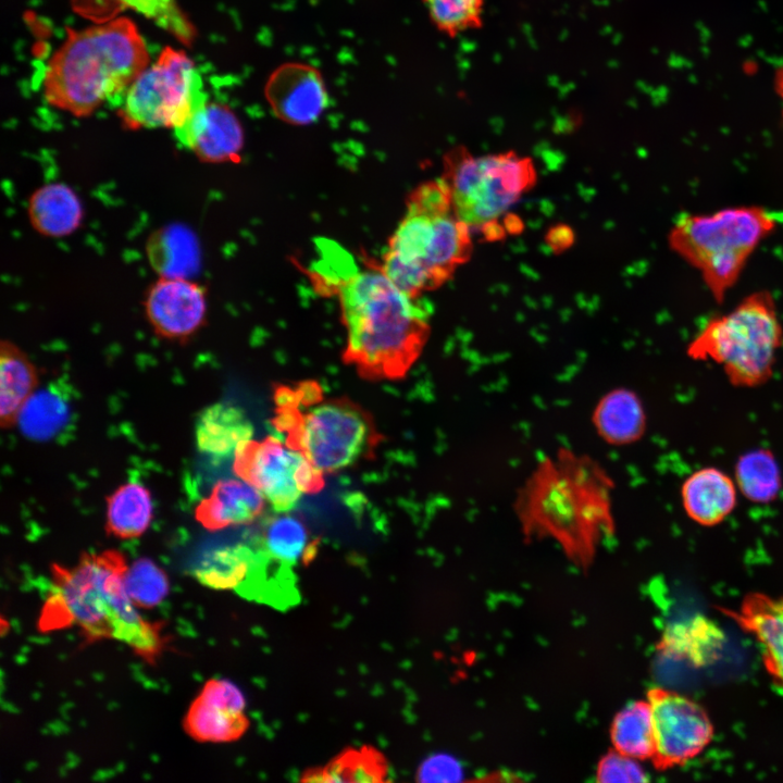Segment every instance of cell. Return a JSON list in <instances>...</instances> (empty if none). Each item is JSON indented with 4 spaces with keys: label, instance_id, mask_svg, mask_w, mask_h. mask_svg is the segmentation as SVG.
<instances>
[{
    "label": "cell",
    "instance_id": "cell-1",
    "mask_svg": "<svg viewBox=\"0 0 783 783\" xmlns=\"http://www.w3.org/2000/svg\"><path fill=\"white\" fill-rule=\"evenodd\" d=\"M311 277L332 289L346 331L343 361L364 380L403 378L421 356L430 333V313L419 298L398 288L380 264L348 274Z\"/></svg>",
    "mask_w": 783,
    "mask_h": 783
},
{
    "label": "cell",
    "instance_id": "cell-2",
    "mask_svg": "<svg viewBox=\"0 0 783 783\" xmlns=\"http://www.w3.org/2000/svg\"><path fill=\"white\" fill-rule=\"evenodd\" d=\"M611 482L591 459L571 451L542 460L524 485L517 509L530 537L555 540L586 569L614 532Z\"/></svg>",
    "mask_w": 783,
    "mask_h": 783
},
{
    "label": "cell",
    "instance_id": "cell-3",
    "mask_svg": "<svg viewBox=\"0 0 783 783\" xmlns=\"http://www.w3.org/2000/svg\"><path fill=\"white\" fill-rule=\"evenodd\" d=\"M128 567L115 549L83 552L73 567L51 566L52 591L44 605V632L77 625L85 642L114 639L154 664L165 646L161 626L136 610L124 583Z\"/></svg>",
    "mask_w": 783,
    "mask_h": 783
},
{
    "label": "cell",
    "instance_id": "cell-4",
    "mask_svg": "<svg viewBox=\"0 0 783 783\" xmlns=\"http://www.w3.org/2000/svg\"><path fill=\"white\" fill-rule=\"evenodd\" d=\"M66 30V39L46 65L42 91L50 105L75 116L90 115L125 94L149 64L146 42L127 17Z\"/></svg>",
    "mask_w": 783,
    "mask_h": 783
},
{
    "label": "cell",
    "instance_id": "cell-5",
    "mask_svg": "<svg viewBox=\"0 0 783 783\" xmlns=\"http://www.w3.org/2000/svg\"><path fill=\"white\" fill-rule=\"evenodd\" d=\"M471 253L472 232L456 215L448 188L437 178L409 194L380 266L398 288L417 299L450 279Z\"/></svg>",
    "mask_w": 783,
    "mask_h": 783
},
{
    "label": "cell",
    "instance_id": "cell-6",
    "mask_svg": "<svg viewBox=\"0 0 783 783\" xmlns=\"http://www.w3.org/2000/svg\"><path fill=\"white\" fill-rule=\"evenodd\" d=\"M272 427L324 474L370 457L382 440L372 414L348 397L324 395L313 380L277 384Z\"/></svg>",
    "mask_w": 783,
    "mask_h": 783
},
{
    "label": "cell",
    "instance_id": "cell-7",
    "mask_svg": "<svg viewBox=\"0 0 783 783\" xmlns=\"http://www.w3.org/2000/svg\"><path fill=\"white\" fill-rule=\"evenodd\" d=\"M774 211L757 204L709 213H684L672 225L670 249L695 269L717 302H723L756 249L780 225Z\"/></svg>",
    "mask_w": 783,
    "mask_h": 783
},
{
    "label": "cell",
    "instance_id": "cell-8",
    "mask_svg": "<svg viewBox=\"0 0 783 783\" xmlns=\"http://www.w3.org/2000/svg\"><path fill=\"white\" fill-rule=\"evenodd\" d=\"M782 346L775 298L760 289L707 320L687 344L686 353L692 360L720 365L731 385L756 388L772 377Z\"/></svg>",
    "mask_w": 783,
    "mask_h": 783
},
{
    "label": "cell",
    "instance_id": "cell-9",
    "mask_svg": "<svg viewBox=\"0 0 783 783\" xmlns=\"http://www.w3.org/2000/svg\"><path fill=\"white\" fill-rule=\"evenodd\" d=\"M443 169L456 215L487 239L505 235L500 217L536 183L531 158L514 151L475 156L455 147L444 156Z\"/></svg>",
    "mask_w": 783,
    "mask_h": 783
},
{
    "label": "cell",
    "instance_id": "cell-10",
    "mask_svg": "<svg viewBox=\"0 0 783 783\" xmlns=\"http://www.w3.org/2000/svg\"><path fill=\"white\" fill-rule=\"evenodd\" d=\"M208 102L202 76L192 60L182 50L165 47L128 87L120 114L128 127L175 130Z\"/></svg>",
    "mask_w": 783,
    "mask_h": 783
},
{
    "label": "cell",
    "instance_id": "cell-11",
    "mask_svg": "<svg viewBox=\"0 0 783 783\" xmlns=\"http://www.w3.org/2000/svg\"><path fill=\"white\" fill-rule=\"evenodd\" d=\"M233 471L256 487L274 512L291 511L303 496L325 485L321 470L274 436L243 443L234 453Z\"/></svg>",
    "mask_w": 783,
    "mask_h": 783
},
{
    "label": "cell",
    "instance_id": "cell-12",
    "mask_svg": "<svg viewBox=\"0 0 783 783\" xmlns=\"http://www.w3.org/2000/svg\"><path fill=\"white\" fill-rule=\"evenodd\" d=\"M655 753L651 762L663 771L683 766L711 742L713 725L696 701L674 691L655 686L648 689Z\"/></svg>",
    "mask_w": 783,
    "mask_h": 783
},
{
    "label": "cell",
    "instance_id": "cell-13",
    "mask_svg": "<svg viewBox=\"0 0 783 783\" xmlns=\"http://www.w3.org/2000/svg\"><path fill=\"white\" fill-rule=\"evenodd\" d=\"M264 96L278 120L297 126L315 122L328 105L321 72L303 62H286L275 69L266 80Z\"/></svg>",
    "mask_w": 783,
    "mask_h": 783
},
{
    "label": "cell",
    "instance_id": "cell-14",
    "mask_svg": "<svg viewBox=\"0 0 783 783\" xmlns=\"http://www.w3.org/2000/svg\"><path fill=\"white\" fill-rule=\"evenodd\" d=\"M245 707L243 693L232 682L209 680L190 705L183 721L184 730L198 742L238 739L249 728Z\"/></svg>",
    "mask_w": 783,
    "mask_h": 783
},
{
    "label": "cell",
    "instance_id": "cell-15",
    "mask_svg": "<svg viewBox=\"0 0 783 783\" xmlns=\"http://www.w3.org/2000/svg\"><path fill=\"white\" fill-rule=\"evenodd\" d=\"M207 302L203 289L185 277H164L147 296L146 313L158 335L183 340L203 324Z\"/></svg>",
    "mask_w": 783,
    "mask_h": 783
},
{
    "label": "cell",
    "instance_id": "cell-16",
    "mask_svg": "<svg viewBox=\"0 0 783 783\" xmlns=\"http://www.w3.org/2000/svg\"><path fill=\"white\" fill-rule=\"evenodd\" d=\"M175 138L206 162H235L244 148V129L226 104L208 102L182 127Z\"/></svg>",
    "mask_w": 783,
    "mask_h": 783
},
{
    "label": "cell",
    "instance_id": "cell-17",
    "mask_svg": "<svg viewBox=\"0 0 783 783\" xmlns=\"http://www.w3.org/2000/svg\"><path fill=\"white\" fill-rule=\"evenodd\" d=\"M722 611L755 637L767 672L783 692V596L749 593L737 610Z\"/></svg>",
    "mask_w": 783,
    "mask_h": 783
},
{
    "label": "cell",
    "instance_id": "cell-18",
    "mask_svg": "<svg viewBox=\"0 0 783 783\" xmlns=\"http://www.w3.org/2000/svg\"><path fill=\"white\" fill-rule=\"evenodd\" d=\"M266 500L251 484L241 478L221 480L195 508V519L206 530L215 532L258 520Z\"/></svg>",
    "mask_w": 783,
    "mask_h": 783
},
{
    "label": "cell",
    "instance_id": "cell-19",
    "mask_svg": "<svg viewBox=\"0 0 783 783\" xmlns=\"http://www.w3.org/2000/svg\"><path fill=\"white\" fill-rule=\"evenodd\" d=\"M737 485L724 471L705 467L691 473L681 485V502L686 515L701 526L723 522L737 504Z\"/></svg>",
    "mask_w": 783,
    "mask_h": 783
},
{
    "label": "cell",
    "instance_id": "cell-20",
    "mask_svg": "<svg viewBox=\"0 0 783 783\" xmlns=\"http://www.w3.org/2000/svg\"><path fill=\"white\" fill-rule=\"evenodd\" d=\"M72 3L76 12L97 23L109 21L120 11L130 9L152 20L185 45H190L197 34L176 0H72Z\"/></svg>",
    "mask_w": 783,
    "mask_h": 783
},
{
    "label": "cell",
    "instance_id": "cell-21",
    "mask_svg": "<svg viewBox=\"0 0 783 783\" xmlns=\"http://www.w3.org/2000/svg\"><path fill=\"white\" fill-rule=\"evenodd\" d=\"M252 435L253 425L246 412L225 402L203 409L195 427L198 449L220 458L234 455L243 443L252 439Z\"/></svg>",
    "mask_w": 783,
    "mask_h": 783
},
{
    "label": "cell",
    "instance_id": "cell-22",
    "mask_svg": "<svg viewBox=\"0 0 783 783\" xmlns=\"http://www.w3.org/2000/svg\"><path fill=\"white\" fill-rule=\"evenodd\" d=\"M39 374L27 355L10 340L0 346V423L2 428L16 425L18 414L35 394Z\"/></svg>",
    "mask_w": 783,
    "mask_h": 783
},
{
    "label": "cell",
    "instance_id": "cell-23",
    "mask_svg": "<svg viewBox=\"0 0 783 783\" xmlns=\"http://www.w3.org/2000/svg\"><path fill=\"white\" fill-rule=\"evenodd\" d=\"M257 555V527L241 538L211 549L194 570L197 580L216 589H236L247 577Z\"/></svg>",
    "mask_w": 783,
    "mask_h": 783
},
{
    "label": "cell",
    "instance_id": "cell-24",
    "mask_svg": "<svg viewBox=\"0 0 783 783\" xmlns=\"http://www.w3.org/2000/svg\"><path fill=\"white\" fill-rule=\"evenodd\" d=\"M105 532L120 539H133L149 529L153 518L150 490L138 482L120 485L105 497Z\"/></svg>",
    "mask_w": 783,
    "mask_h": 783
},
{
    "label": "cell",
    "instance_id": "cell-25",
    "mask_svg": "<svg viewBox=\"0 0 783 783\" xmlns=\"http://www.w3.org/2000/svg\"><path fill=\"white\" fill-rule=\"evenodd\" d=\"M257 530L263 550L288 566L295 568L300 560L313 557L315 542L303 521L289 511L266 518Z\"/></svg>",
    "mask_w": 783,
    "mask_h": 783
},
{
    "label": "cell",
    "instance_id": "cell-26",
    "mask_svg": "<svg viewBox=\"0 0 783 783\" xmlns=\"http://www.w3.org/2000/svg\"><path fill=\"white\" fill-rule=\"evenodd\" d=\"M33 225L41 234L62 236L72 233L82 220L80 203L65 185L50 184L37 190L29 202Z\"/></svg>",
    "mask_w": 783,
    "mask_h": 783
},
{
    "label": "cell",
    "instance_id": "cell-27",
    "mask_svg": "<svg viewBox=\"0 0 783 783\" xmlns=\"http://www.w3.org/2000/svg\"><path fill=\"white\" fill-rule=\"evenodd\" d=\"M594 421L600 435L616 444H626L638 439L646 426L641 400L629 390L608 394L599 402Z\"/></svg>",
    "mask_w": 783,
    "mask_h": 783
},
{
    "label": "cell",
    "instance_id": "cell-28",
    "mask_svg": "<svg viewBox=\"0 0 783 783\" xmlns=\"http://www.w3.org/2000/svg\"><path fill=\"white\" fill-rule=\"evenodd\" d=\"M388 765L384 756L373 747L348 748L324 767L307 770L306 782H384Z\"/></svg>",
    "mask_w": 783,
    "mask_h": 783
},
{
    "label": "cell",
    "instance_id": "cell-29",
    "mask_svg": "<svg viewBox=\"0 0 783 783\" xmlns=\"http://www.w3.org/2000/svg\"><path fill=\"white\" fill-rule=\"evenodd\" d=\"M612 748L631 758L651 760L655 753L654 726L648 700H635L622 708L610 725Z\"/></svg>",
    "mask_w": 783,
    "mask_h": 783
},
{
    "label": "cell",
    "instance_id": "cell-30",
    "mask_svg": "<svg viewBox=\"0 0 783 783\" xmlns=\"http://www.w3.org/2000/svg\"><path fill=\"white\" fill-rule=\"evenodd\" d=\"M70 403L54 387L37 389L22 408L17 426L35 442H48L58 436L70 421Z\"/></svg>",
    "mask_w": 783,
    "mask_h": 783
},
{
    "label": "cell",
    "instance_id": "cell-31",
    "mask_svg": "<svg viewBox=\"0 0 783 783\" xmlns=\"http://www.w3.org/2000/svg\"><path fill=\"white\" fill-rule=\"evenodd\" d=\"M735 483L750 501L767 504L778 496L782 478L772 451L759 448L743 453L735 464Z\"/></svg>",
    "mask_w": 783,
    "mask_h": 783
},
{
    "label": "cell",
    "instance_id": "cell-32",
    "mask_svg": "<svg viewBox=\"0 0 783 783\" xmlns=\"http://www.w3.org/2000/svg\"><path fill=\"white\" fill-rule=\"evenodd\" d=\"M149 257L164 277H187L196 269L198 251L192 236L182 227L164 228L149 243Z\"/></svg>",
    "mask_w": 783,
    "mask_h": 783
},
{
    "label": "cell",
    "instance_id": "cell-33",
    "mask_svg": "<svg viewBox=\"0 0 783 783\" xmlns=\"http://www.w3.org/2000/svg\"><path fill=\"white\" fill-rule=\"evenodd\" d=\"M433 25L455 38L483 26L485 0H421Z\"/></svg>",
    "mask_w": 783,
    "mask_h": 783
},
{
    "label": "cell",
    "instance_id": "cell-34",
    "mask_svg": "<svg viewBox=\"0 0 783 783\" xmlns=\"http://www.w3.org/2000/svg\"><path fill=\"white\" fill-rule=\"evenodd\" d=\"M126 592L136 607L151 609L169 594L165 572L149 558L135 560L124 577Z\"/></svg>",
    "mask_w": 783,
    "mask_h": 783
},
{
    "label": "cell",
    "instance_id": "cell-35",
    "mask_svg": "<svg viewBox=\"0 0 783 783\" xmlns=\"http://www.w3.org/2000/svg\"><path fill=\"white\" fill-rule=\"evenodd\" d=\"M596 779L599 782H645L648 780L639 760L620 754L613 748L600 758L596 768Z\"/></svg>",
    "mask_w": 783,
    "mask_h": 783
},
{
    "label": "cell",
    "instance_id": "cell-36",
    "mask_svg": "<svg viewBox=\"0 0 783 783\" xmlns=\"http://www.w3.org/2000/svg\"><path fill=\"white\" fill-rule=\"evenodd\" d=\"M456 773L453 761L447 757L431 758L425 761L419 771L422 781L453 780L451 774Z\"/></svg>",
    "mask_w": 783,
    "mask_h": 783
},
{
    "label": "cell",
    "instance_id": "cell-37",
    "mask_svg": "<svg viewBox=\"0 0 783 783\" xmlns=\"http://www.w3.org/2000/svg\"><path fill=\"white\" fill-rule=\"evenodd\" d=\"M774 90L781 101L783 115V64L775 71Z\"/></svg>",
    "mask_w": 783,
    "mask_h": 783
}]
</instances>
